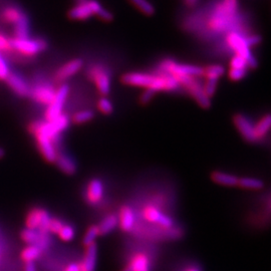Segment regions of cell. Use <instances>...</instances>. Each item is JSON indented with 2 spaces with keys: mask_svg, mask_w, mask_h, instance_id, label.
<instances>
[{
  "mask_svg": "<svg viewBox=\"0 0 271 271\" xmlns=\"http://www.w3.org/2000/svg\"><path fill=\"white\" fill-rule=\"evenodd\" d=\"M122 82L128 86L144 88L145 90L148 89V90H154L156 92L163 90V80L157 72L155 73H147V72H139V71L127 72L122 76Z\"/></svg>",
  "mask_w": 271,
  "mask_h": 271,
  "instance_id": "1",
  "label": "cell"
},
{
  "mask_svg": "<svg viewBox=\"0 0 271 271\" xmlns=\"http://www.w3.org/2000/svg\"><path fill=\"white\" fill-rule=\"evenodd\" d=\"M180 86H183L188 90L191 95L195 99V101L204 109L210 107V99L205 94L203 90V85L199 82L198 78L190 76V75H178L174 76Z\"/></svg>",
  "mask_w": 271,
  "mask_h": 271,
  "instance_id": "2",
  "label": "cell"
},
{
  "mask_svg": "<svg viewBox=\"0 0 271 271\" xmlns=\"http://www.w3.org/2000/svg\"><path fill=\"white\" fill-rule=\"evenodd\" d=\"M159 71L167 72L172 74L173 76L178 75H190L199 78L203 75V68L193 65H186V64H178L173 60L167 59L162 61L158 66Z\"/></svg>",
  "mask_w": 271,
  "mask_h": 271,
  "instance_id": "3",
  "label": "cell"
},
{
  "mask_svg": "<svg viewBox=\"0 0 271 271\" xmlns=\"http://www.w3.org/2000/svg\"><path fill=\"white\" fill-rule=\"evenodd\" d=\"M13 51H17L24 56H33L47 48V43L44 38H11Z\"/></svg>",
  "mask_w": 271,
  "mask_h": 271,
  "instance_id": "4",
  "label": "cell"
},
{
  "mask_svg": "<svg viewBox=\"0 0 271 271\" xmlns=\"http://www.w3.org/2000/svg\"><path fill=\"white\" fill-rule=\"evenodd\" d=\"M90 81L95 85L102 94H107L111 90V75L109 69L102 64H95L88 70Z\"/></svg>",
  "mask_w": 271,
  "mask_h": 271,
  "instance_id": "5",
  "label": "cell"
},
{
  "mask_svg": "<svg viewBox=\"0 0 271 271\" xmlns=\"http://www.w3.org/2000/svg\"><path fill=\"white\" fill-rule=\"evenodd\" d=\"M69 88L68 85H62L57 90H55V95L53 101L47 106L45 111V119L47 122L53 121L60 114L63 113V109L68 99Z\"/></svg>",
  "mask_w": 271,
  "mask_h": 271,
  "instance_id": "6",
  "label": "cell"
},
{
  "mask_svg": "<svg viewBox=\"0 0 271 271\" xmlns=\"http://www.w3.org/2000/svg\"><path fill=\"white\" fill-rule=\"evenodd\" d=\"M142 217L144 218V220L156 224L162 228L169 229L174 225L173 219L169 215L163 213L161 209L155 205L145 206L142 210Z\"/></svg>",
  "mask_w": 271,
  "mask_h": 271,
  "instance_id": "7",
  "label": "cell"
},
{
  "mask_svg": "<svg viewBox=\"0 0 271 271\" xmlns=\"http://www.w3.org/2000/svg\"><path fill=\"white\" fill-rule=\"evenodd\" d=\"M50 221V216L42 208H33L29 211L26 217V227L27 229L37 230L43 233H48V224Z\"/></svg>",
  "mask_w": 271,
  "mask_h": 271,
  "instance_id": "8",
  "label": "cell"
},
{
  "mask_svg": "<svg viewBox=\"0 0 271 271\" xmlns=\"http://www.w3.org/2000/svg\"><path fill=\"white\" fill-rule=\"evenodd\" d=\"M23 241L29 245H35L40 248L45 249L50 244V237L48 233H43L37 230L25 229L22 233Z\"/></svg>",
  "mask_w": 271,
  "mask_h": 271,
  "instance_id": "9",
  "label": "cell"
},
{
  "mask_svg": "<svg viewBox=\"0 0 271 271\" xmlns=\"http://www.w3.org/2000/svg\"><path fill=\"white\" fill-rule=\"evenodd\" d=\"M84 66V62L82 59H73L65 64L62 68L55 72L54 80L57 83H63L66 80L71 78L75 73H78Z\"/></svg>",
  "mask_w": 271,
  "mask_h": 271,
  "instance_id": "10",
  "label": "cell"
},
{
  "mask_svg": "<svg viewBox=\"0 0 271 271\" xmlns=\"http://www.w3.org/2000/svg\"><path fill=\"white\" fill-rule=\"evenodd\" d=\"M34 136L37 142L38 149L45 160L50 163L55 162V159L57 157L59 153L56 151L54 143L46 136L42 135V134H35Z\"/></svg>",
  "mask_w": 271,
  "mask_h": 271,
  "instance_id": "11",
  "label": "cell"
},
{
  "mask_svg": "<svg viewBox=\"0 0 271 271\" xmlns=\"http://www.w3.org/2000/svg\"><path fill=\"white\" fill-rule=\"evenodd\" d=\"M234 124L238 131L240 132L241 136L250 143L257 142L255 131H254V125L249 121L248 119L242 114H237L234 118Z\"/></svg>",
  "mask_w": 271,
  "mask_h": 271,
  "instance_id": "12",
  "label": "cell"
},
{
  "mask_svg": "<svg viewBox=\"0 0 271 271\" xmlns=\"http://www.w3.org/2000/svg\"><path fill=\"white\" fill-rule=\"evenodd\" d=\"M104 194H105V187L102 181L93 179L88 184L87 192H86V199L88 203L90 205L100 203L104 198Z\"/></svg>",
  "mask_w": 271,
  "mask_h": 271,
  "instance_id": "13",
  "label": "cell"
},
{
  "mask_svg": "<svg viewBox=\"0 0 271 271\" xmlns=\"http://www.w3.org/2000/svg\"><path fill=\"white\" fill-rule=\"evenodd\" d=\"M119 224L123 231L132 232L135 229L136 215L134 210L130 206H123L120 210L119 216Z\"/></svg>",
  "mask_w": 271,
  "mask_h": 271,
  "instance_id": "14",
  "label": "cell"
},
{
  "mask_svg": "<svg viewBox=\"0 0 271 271\" xmlns=\"http://www.w3.org/2000/svg\"><path fill=\"white\" fill-rule=\"evenodd\" d=\"M54 95L55 90L51 86L45 84L36 86L31 91V96L34 101L47 106L53 101Z\"/></svg>",
  "mask_w": 271,
  "mask_h": 271,
  "instance_id": "15",
  "label": "cell"
},
{
  "mask_svg": "<svg viewBox=\"0 0 271 271\" xmlns=\"http://www.w3.org/2000/svg\"><path fill=\"white\" fill-rule=\"evenodd\" d=\"M122 271H151L150 258L144 252L137 253Z\"/></svg>",
  "mask_w": 271,
  "mask_h": 271,
  "instance_id": "16",
  "label": "cell"
},
{
  "mask_svg": "<svg viewBox=\"0 0 271 271\" xmlns=\"http://www.w3.org/2000/svg\"><path fill=\"white\" fill-rule=\"evenodd\" d=\"M98 258V247L96 244H90L87 247L86 253L81 263H79L80 271H94Z\"/></svg>",
  "mask_w": 271,
  "mask_h": 271,
  "instance_id": "17",
  "label": "cell"
},
{
  "mask_svg": "<svg viewBox=\"0 0 271 271\" xmlns=\"http://www.w3.org/2000/svg\"><path fill=\"white\" fill-rule=\"evenodd\" d=\"M8 84V86L14 90L20 95H27L29 93V88L26 82L23 80L22 76H20L16 73H9L7 79L5 80Z\"/></svg>",
  "mask_w": 271,
  "mask_h": 271,
  "instance_id": "18",
  "label": "cell"
},
{
  "mask_svg": "<svg viewBox=\"0 0 271 271\" xmlns=\"http://www.w3.org/2000/svg\"><path fill=\"white\" fill-rule=\"evenodd\" d=\"M68 17L72 21H88L93 15L87 3L75 4L69 11Z\"/></svg>",
  "mask_w": 271,
  "mask_h": 271,
  "instance_id": "19",
  "label": "cell"
},
{
  "mask_svg": "<svg viewBox=\"0 0 271 271\" xmlns=\"http://www.w3.org/2000/svg\"><path fill=\"white\" fill-rule=\"evenodd\" d=\"M55 163L57 164L59 168L68 175H72L76 171L75 162L67 154H57Z\"/></svg>",
  "mask_w": 271,
  "mask_h": 271,
  "instance_id": "20",
  "label": "cell"
},
{
  "mask_svg": "<svg viewBox=\"0 0 271 271\" xmlns=\"http://www.w3.org/2000/svg\"><path fill=\"white\" fill-rule=\"evenodd\" d=\"M14 25V38H27L29 37V20L27 15L24 13L23 17L15 23Z\"/></svg>",
  "mask_w": 271,
  "mask_h": 271,
  "instance_id": "21",
  "label": "cell"
},
{
  "mask_svg": "<svg viewBox=\"0 0 271 271\" xmlns=\"http://www.w3.org/2000/svg\"><path fill=\"white\" fill-rule=\"evenodd\" d=\"M270 115L265 114L256 123V125H254V131H255V136H256L257 141L263 139L265 136L267 135L270 129Z\"/></svg>",
  "mask_w": 271,
  "mask_h": 271,
  "instance_id": "22",
  "label": "cell"
},
{
  "mask_svg": "<svg viewBox=\"0 0 271 271\" xmlns=\"http://www.w3.org/2000/svg\"><path fill=\"white\" fill-rule=\"evenodd\" d=\"M23 12L18 7L15 6H7L2 11V20L7 23L15 24L23 16Z\"/></svg>",
  "mask_w": 271,
  "mask_h": 271,
  "instance_id": "23",
  "label": "cell"
},
{
  "mask_svg": "<svg viewBox=\"0 0 271 271\" xmlns=\"http://www.w3.org/2000/svg\"><path fill=\"white\" fill-rule=\"evenodd\" d=\"M119 224V219L118 216L114 214H110L106 216L103 221L98 225L99 228V233L100 235H107L111 233L113 229Z\"/></svg>",
  "mask_w": 271,
  "mask_h": 271,
  "instance_id": "24",
  "label": "cell"
},
{
  "mask_svg": "<svg viewBox=\"0 0 271 271\" xmlns=\"http://www.w3.org/2000/svg\"><path fill=\"white\" fill-rule=\"evenodd\" d=\"M212 180L219 185L233 187V186L238 185L239 179L236 176L231 175V174H227L223 172H214L212 174Z\"/></svg>",
  "mask_w": 271,
  "mask_h": 271,
  "instance_id": "25",
  "label": "cell"
},
{
  "mask_svg": "<svg viewBox=\"0 0 271 271\" xmlns=\"http://www.w3.org/2000/svg\"><path fill=\"white\" fill-rule=\"evenodd\" d=\"M43 250L35 246V245H29L23 249L22 252V259L27 264V263H33L34 260L38 259V257L42 255Z\"/></svg>",
  "mask_w": 271,
  "mask_h": 271,
  "instance_id": "26",
  "label": "cell"
},
{
  "mask_svg": "<svg viewBox=\"0 0 271 271\" xmlns=\"http://www.w3.org/2000/svg\"><path fill=\"white\" fill-rule=\"evenodd\" d=\"M225 69L220 65H211L203 68V75L206 80L218 81L224 73Z\"/></svg>",
  "mask_w": 271,
  "mask_h": 271,
  "instance_id": "27",
  "label": "cell"
},
{
  "mask_svg": "<svg viewBox=\"0 0 271 271\" xmlns=\"http://www.w3.org/2000/svg\"><path fill=\"white\" fill-rule=\"evenodd\" d=\"M135 7H137L142 13H144L145 15L151 16L155 13L156 9L154 7V5L149 2L148 0H129Z\"/></svg>",
  "mask_w": 271,
  "mask_h": 271,
  "instance_id": "28",
  "label": "cell"
},
{
  "mask_svg": "<svg viewBox=\"0 0 271 271\" xmlns=\"http://www.w3.org/2000/svg\"><path fill=\"white\" fill-rule=\"evenodd\" d=\"M238 185L245 189H251V190H259L264 186V183L260 179L252 178V177H244L240 178L238 180Z\"/></svg>",
  "mask_w": 271,
  "mask_h": 271,
  "instance_id": "29",
  "label": "cell"
},
{
  "mask_svg": "<svg viewBox=\"0 0 271 271\" xmlns=\"http://www.w3.org/2000/svg\"><path fill=\"white\" fill-rule=\"evenodd\" d=\"M99 235H100V233H99L98 225H91L89 227V229L87 230V232L84 236V239H83L84 245L86 247H88V246H90V244H93Z\"/></svg>",
  "mask_w": 271,
  "mask_h": 271,
  "instance_id": "30",
  "label": "cell"
},
{
  "mask_svg": "<svg viewBox=\"0 0 271 271\" xmlns=\"http://www.w3.org/2000/svg\"><path fill=\"white\" fill-rule=\"evenodd\" d=\"M93 119V113L90 110H85V111H80L73 114L72 121L75 124H84L88 123L90 120Z\"/></svg>",
  "mask_w": 271,
  "mask_h": 271,
  "instance_id": "31",
  "label": "cell"
},
{
  "mask_svg": "<svg viewBox=\"0 0 271 271\" xmlns=\"http://www.w3.org/2000/svg\"><path fill=\"white\" fill-rule=\"evenodd\" d=\"M52 123V125L54 126V128L60 132H64L67 128L68 127V124H69V119H68V115L65 114V113H62L60 114L56 119H54L53 121H50Z\"/></svg>",
  "mask_w": 271,
  "mask_h": 271,
  "instance_id": "32",
  "label": "cell"
},
{
  "mask_svg": "<svg viewBox=\"0 0 271 271\" xmlns=\"http://www.w3.org/2000/svg\"><path fill=\"white\" fill-rule=\"evenodd\" d=\"M74 228L71 225H68V224H64V226L62 227V229L59 231L57 235L59 237L63 240V241H70L73 239L74 237Z\"/></svg>",
  "mask_w": 271,
  "mask_h": 271,
  "instance_id": "33",
  "label": "cell"
},
{
  "mask_svg": "<svg viewBox=\"0 0 271 271\" xmlns=\"http://www.w3.org/2000/svg\"><path fill=\"white\" fill-rule=\"evenodd\" d=\"M230 68H248V62L243 56L234 54L230 62Z\"/></svg>",
  "mask_w": 271,
  "mask_h": 271,
  "instance_id": "34",
  "label": "cell"
},
{
  "mask_svg": "<svg viewBox=\"0 0 271 271\" xmlns=\"http://www.w3.org/2000/svg\"><path fill=\"white\" fill-rule=\"evenodd\" d=\"M98 108H99V110H100L101 113H105V114H110V113H113V104H112V102H110L106 98H102L99 101Z\"/></svg>",
  "mask_w": 271,
  "mask_h": 271,
  "instance_id": "35",
  "label": "cell"
},
{
  "mask_svg": "<svg viewBox=\"0 0 271 271\" xmlns=\"http://www.w3.org/2000/svg\"><path fill=\"white\" fill-rule=\"evenodd\" d=\"M247 73V68H230L228 75L230 78V80L232 81H240L242 80Z\"/></svg>",
  "mask_w": 271,
  "mask_h": 271,
  "instance_id": "36",
  "label": "cell"
},
{
  "mask_svg": "<svg viewBox=\"0 0 271 271\" xmlns=\"http://www.w3.org/2000/svg\"><path fill=\"white\" fill-rule=\"evenodd\" d=\"M217 83L218 81L214 80H206L205 84L203 85V90L205 94L210 99L214 95L216 89H217Z\"/></svg>",
  "mask_w": 271,
  "mask_h": 271,
  "instance_id": "37",
  "label": "cell"
},
{
  "mask_svg": "<svg viewBox=\"0 0 271 271\" xmlns=\"http://www.w3.org/2000/svg\"><path fill=\"white\" fill-rule=\"evenodd\" d=\"M12 52L13 48L11 45V38L6 37L3 33L0 32V52Z\"/></svg>",
  "mask_w": 271,
  "mask_h": 271,
  "instance_id": "38",
  "label": "cell"
},
{
  "mask_svg": "<svg viewBox=\"0 0 271 271\" xmlns=\"http://www.w3.org/2000/svg\"><path fill=\"white\" fill-rule=\"evenodd\" d=\"M9 73H10L9 66L0 52V80L5 81L7 79V76L9 75Z\"/></svg>",
  "mask_w": 271,
  "mask_h": 271,
  "instance_id": "39",
  "label": "cell"
},
{
  "mask_svg": "<svg viewBox=\"0 0 271 271\" xmlns=\"http://www.w3.org/2000/svg\"><path fill=\"white\" fill-rule=\"evenodd\" d=\"M64 223L59 218H50L49 224H48V233H59V231L62 229Z\"/></svg>",
  "mask_w": 271,
  "mask_h": 271,
  "instance_id": "40",
  "label": "cell"
},
{
  "mask_svg": "<svg viewBox=\"0 0 271 271\" xmlns=\"http://www.w3.org/2000/svg\"><path fill=\"white\" fill-rule=\"evenodd\" d=\"M95 16H98L101 21L106 22V23H111L113 21V14L111 11H109L108 9H106L104 6L102 7V9L95 14Z\"/></svg>",
  "mask_w": 271,
  "mask_h": 271,
  "instance_id": "41",
  "label": "cell"
},
{
  "mask_svg": "<svg viewBox=\"0 0 271 271\" xmlns=\"http://www.w3.org/2000/svg\"><path fill=\"white\" fill-rule=\"evenodd\" d=\"M155 93H156V91L146 89L145 91L142 93L141 98H140V101H141V103H142V104H147V103H149V102H150V101L153 99V96H154V94H155Z\"/></svg>",
  "mask_w": 271,
  "mask_h": 271,
  "instance_id": "42",
  "label": "cell"
},
{
  "mask_svg": "<svg viewBox=\"0 0 271 271\" xmlns=\"http://www.w3.org/2000/svg\"><path fill=\"white\" fill-rule=\"evenodd\" d=\"M64 271H80L79 263H70Z\"/></svg>",
  "mask_w": 271,
  "mask_h": 271,
  "instance_id": "43",
  "label": "cell"
},
{
  "mask_svg": "<svg viewBox=\"0 0 271 271\" xmlns=\"http://www.w3.org/2000/svg\"><path fill=\"white\" fill-rule=\"evenodd\" d=\"M199 0H184V4H186V6H188L189 8L194 7L196 4H198Z\"/></svg>",
  "mask_w": 271,
  "mask_h": 271,
  "instance_id": "44",
  "label": "cell"
},
{
  "mask_svg": "<svg viewBox=\"0 0 271 271\" xmlns=\"http://www.w3.org/2000/svg\"><path fill=\"white\" fill-rule=\"evenodd\" d=\"M25 271H36L34 264L33 263H27L25 266Z\"/></svg>",
  "mask_w": 271,
  "mask_h": 271,
  "instance_id": "45",
  "label": "cell"
},
{
  "mask_svg": "<svg viewBox=\"0 0 271 271\" xmlns=\"http://www.w3.org/2000/svg\"><path fill=\"white\" fill-rule=\"evenodd\" d=\"M3 155H4V151L0 148V158H2L3 157Z\"/></svg>",
  "mask_w": 271,
  "mask_h": 271,
  "instance_id": "46",
  "label": "cell"
},
{
  "mask_svg": "<svg viewBox=\"0 0 271 271\" xmlns=\"http://www.w3.org/2000/svg\"><path fill=\"white\" fill-rule=\"evenodd\" d=\"M187 271H200V270H199V269H196V268H190L189 270H187Z\"/></svg>",
  "mask_w": 271,
  "mask_h": 271,
  "instance_id": "47",
  "label": "cell"
}]
</instances>
